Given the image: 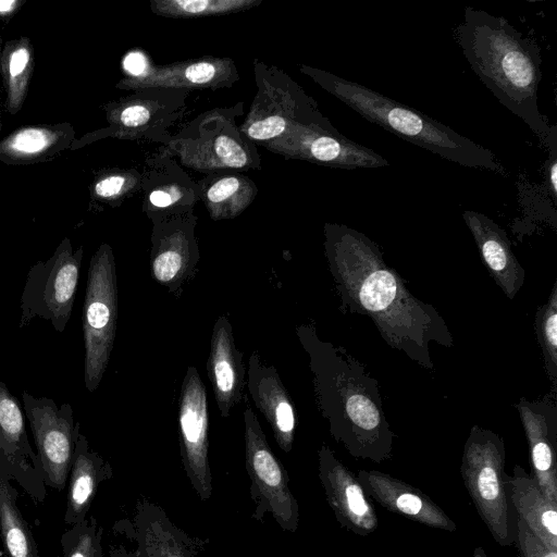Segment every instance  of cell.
<instances>
[{
  "label": "cell",
  "mask_w": 557,
  "mask_h": 557,
  "mask_svg": "<svg viewBox=\"0 0 557 557\" xmlns=\"http://www.w3.org/2000/svg\"><path fill=\"white\" fill-rule=\"evenodd\" d=\"M113 475L111 465L92 450L87 437L77 431L69 473L64 522L74 525L88 517L100 484Z\"/></svg>",
  "instance_id": "484cf974"
},
{
  "label": "cell",
  "mask_w": 557,
  "mask_h": 557,
  "mask_svg": "<svg viewBox=\"0 0 557 557\" xmlns=\"http://www.w3.org/2000/svg\"><path fill=\"white\" fill-rule=\"evenodd\" d=\"M180 453L184 471L201 500L213 491L208 458L209 412L207 389L196 367L189 366L182 382L178 399Z\"/></svg>",
  "instance_id": "5bb4252c"
},
{
  "label": "cell",
  "mask_w": 557,
  "mask_h": 557,
  "mask_svg": "<svg viewBox=\"0 0 557 557\" xmlns=\"http://www.w3.org/2000/svg\"><path fill=\"white\" fill-rule=\"evenodd\" d=\"M189 90L146 88L103 106L108 127L90 134L91 139L114 137L164 145L170 128L182 119Z\"/></svg>",
  "instance_id": "8fae6325"
},
{
  "label": "cell",
  "mask_w": 557,
  "mask_h": 557,
  "mask_svg": "<svg viewBox=\"0 0 557 557\" xmlns=\"http://www.w3.org/2000/svg\"><path fill=\"white\" fill-rule=\"evenodd\" d=\"M296 335L308 355L318 408L332 437L355 459L389 460L395 434L376 380L345 348L321 339L313 325H298Z\"/></svg>",
  "instance_id": "7a4b0ae2"
},
{
  "label": "cell",
  "mask_w": 557,
  "mask_h": 557,
  "mask_svg": "<svg viewBox=\"0 0 557 557\" xmlns=\"http://www.w3.org/2000/svg\"><path fill=\"white\" fill-rule=\"evenodd\" d=\"M513 545L520 557H557V550L545 545L517 516Z\"/></svg>",
  "instance_id": "d590c367"
},
{
  "label": "cell",
  "mask_w": 557,
  "mask_h": 557,
  "mask_svg": "<svg viewBox=\"0 0 557 557\" xmlns=\"http://www.w3.org/2000/svg\"><path fill=\"white\" fill-rule=\"evenodd\" d=\"M356 476L367 497L386 510L429 528L457 530L455 521L418 487L377 470H359Z\"/></svg>",
  "instance_id": "7402d4cb"
},
{
  "label": "cell",
  "mask_w": 557,
  "mask_h": 557,
  "mask_svg": "<svg viewBox=\"0 0 557 557\" xmlns=\"http://www.w3.org/2000/svg\"><path fill=\"white\" fill-rule=\"evenodd\" d=\"M244 102L202 112L157 150L202 174L260 170L257 145L239 128Z\"/></svg>",
  "instance_id": "5b68a950"
},
{
  "label": "cell",
  "mask_w": 557,
  "mask_h": 557,
  "mask_svg": "<svg viewBox=\"0 0 557 557\" xmlns=\"http://www.w3.org/2000/svg\"><path fill=\"white\" fill-rule=\"evenodd\" d=\"M535 331L543 354L545 370L553 385L557 387V282L554 283L547 301L537 308Z\"/></svg>",
  "instance_id": "d6a6232c"
},
{
  "label": "cell",
  "mask_w": 557,
  "mask_h": 557,
  "mask_svg": "<svg viewBox=\"0 0 557 557\" xmlns=\"http://www.w3.org/2000/svg\"><path fill=\"white\" fill-rule=\"evenodd\" d=\"M33 48L25 37L7 42L1 58V71L4 77L10 113H16L25 100L28 83L33 73Z\"/></svg>",
  "instance_id": "4dcf8cb0"
},
{
  "label": "cell",
  "mask_w": 557,
  "mask_h": 557,
  "mask_svg": "<svg viewBox=\"0 0 557 557\" xmlns=\"http://www.w3.org/2000/svg\"><path fill=\"white\" fill-rule=\"evenodd\" d=\"M318 475L339 525L356 535L376 531L379 519L357 476L323 444L318 450Z\"/></svg>",
  "instance_id": "d6986e66"
},
{
  "label": "cell",
  "mask_w": 557,
  "mask_h": 557,
  "mask_svg": "<svg viewBox=\"0 0 557 557\" xmlns=\"http://www.w3.org/2000/svg\"><path fill=\"white\" fill-rule=\"evenodd\" d=\"M455 34L480 81L548 150L557 149L556 126L549 125L537 103L542 78L539 46L504 17L471 7L466 8Z\"/></svg>",
  "instance_id": "3957f363"
},
{
  "label": "cell",
  "mask_w": 557,
  "mask_h": 557,
  "mask_svg": "<svg viewBox=\"0 0 557 557\" xmlns=\"http://www.w3.org/2000/svg\"><path fill=\"white\" fill-rule=\"evenodd\" d=\"M548 188L553 197L556 199L557 195V149L549 150V159L546 164Z\"/></svg>",
  "instance_id": "8d00e7d4"
},
{
  "label": "cell",
  "mask_w": 557,
  "mask_h": 557,
  "mask_svg": "<svg viewBox=\"0 0 557 557\" xmlns=\"http://www.w3.org/2000/svg\"><path fill=\"white\" fill-rule=\"evenodd\" d=\"M141 172L136 169H112L99 173L91 185V197L98 202L119 207L140 191Z\"/></svg>",
  "instance_id": "836d02e7"
},
{
  "label": "cell",
  "mask_w": 557,
  "mask_h": 557,
  "mask_svg": "<svg viewBox=\"0 0 557 557\" xmlns=\"http://www.w3.org/2000/svg\"><path fill=\"white\" fill-rule=\"evenodd\" d=\"M490 275L512 300L524 283L525 272L519 263L507 234L491 218L472 210L462 212Z\"/></svg>",
  "instance_id": "d4e9b609"
},
{
  "label": "cell",
  "mask_w": 557,
  "mask_h": 557,
  "mask_svg": "<svg viewBox=\"0 0 557 557\" xmlns=\"http://www.w3.org/2000/svg\"><path fill=\"white\" fill-rule=\"evenodd\" d=\"M472 557H488L482 546L474 548Z\"/></svg>",
  "instance_id": "ab89813d"
},
{
  "label": "cell",
  "mask_w": 557,
  "mask_h": 557,
  "mask_svg": "<svg viewBox=\"0 0 557 557\" xmlns=\"http://www.w3.org/2000/svg\"><path fill=\"white\" fill-rule=\"evenodd\" d=\"M299 71L362 117L404 140L463 166L507 174L505 166L490 149L421 111L325 70L302 64Z\"/></svg>",
  "instance_id": "277c9868"
},
{
  "label": "cell",
  "mask_w": 557,
  "mask_h": 557,
  "mask_svg": "<svg viewBox=\"0 0 557 557\" xmlns=\"http://www.w3.org/2000/svg\"><path fill=\"white\" fill-rule=\"evenodd\" d=\"M143 212L152 222L194 213L200 200L199 187L172 157L157 152L145 161L141 172Z\"/></svg>",
  "instance_id": "ffe728a7"
},
{
  "label": "cell",
  "mask_w": 557,
  "mask_h": 557,
  "mask_svg": "<svg viewBox=\"0 0 557 557\" xmlns=\"http://www.w3.org/2000/svg\"><path fill=\"white\" fill-rule=\"evenodd\" d=\"M245 467L250 479L249 494L255 509L251 518L263 522L271 515L286 532L299 525V505L289 487V476L273 453L250 406L244 410Z\"/></svg>",
  "instance_id": "30bf717a"
},
{
  "label": "cell",
  "mask_w": 557,
  "mask_h": 557,
  "mask_svg": "<svg viewBox=\"0 0 557 557\" xmlns=\"http://www.w3.org/2000/svg\"><path fill=\"white\" fill-rule=\"evenodd\" d=\"M238 81L239 72L233 59L206 55L151 65L143 72L126 75L116 87L134 91L146 88L215 90L231 88Z\"/></svg>",
  "instance_id": "e0dca14e"
},
{
  "label": "cell",
  "mask_w": 557,
  "mask_h": 557,
  "mask_svg": "<svg viewBox=\"0 0 557 557\" xmlns=\"http://www.w3.org/2000/svg\"><path fill=\"white\" fill-rule=\"evenodd\" d=\"M509 502L516 516L548 547L557 550V505L542 492L533 475L515 466L506 473Z\"/></svg>",
  "instance_id": "4316f807"
},
{
  "label": "cell",
  "mask_w": 557,
  "mask_h": 557,
  "mask_svg": "<svg viewBox=\"0 0 557 557\" xmlns=\"http://www.w3.org/2000/svg\"><path fill=\"white\" fill-rule=\"evenodd\" d=\"M22 1L18 0H0V17H8L13 14Z\"/></svg>",
  "instance_id": "74e56055"
},
{
  "label": "cell",
  "mask_w": 557,
  "mask_h": 557,
  "mask_svg": "<svg viewBox=\"0 0 557 557\" xmlns=\"http://www.w3.org/2000/svg\"><path fill=\"white\" fill-rule=\"evenodd\" d=\"M206 367L219 412L227 418L243 398L246 370L226 315H220L213 325Z\"/></svg>",
  "instance_id": "cb8c5ba5"
},
{
  "label": "cell",
  "mask_w": 557,
  "mask_h": 557,
  "mask_svg": "<svg viewBox=\"0 0 557 557\" xmlns=\"http://www.w3.org/2000/svg\"><path fill=\"white\" fill-rule=\"evenodd\" d=\"M257 91L239 125L257 146L284 135L295 123L322 114L315 100L276 66L253 60Z\"/></svg>",
  "instance_id": "9c48e42d"
},
{
  "label": "cell",
  "mask_w": 557,
  "mask_h": 557,
  "mask_svg": "<svg viewBox=\"0 0 557 557\" xmlns=\"http://www.w3.org/2000/svg\"><path fill=\"white\" fill-rule=\"evenodd\" d=\"M262 0H150L152 13L170 18H199L248 11Z\"/></svg>",
  "instance_id": "1f68e13d"
},
{
  "label": "cell",
  "mask_w": 557,
  "mask_h": 557,
  "mask_svg": "<svg viewBox=\"0 0 557 557\" xmlns=\"http://www.w3.org/2000/svg\"><path fill=\"white\" fill-rule=\"evenodd\" d=\"M246 384L255 406L269 422L278 447L289 453L297 426L296 410L276 369L265 364L257 351L249 357Z\"/></svg>",
  "instance_id": "603a6c76"
},
{
  "label": "cell",
  "mask_w": 557,
  "mask_h": 557,
  "mask_svg": "<svg viewBox=\"0 0 557 557\" xmlns=\"http://www.w3.org/2000/svg\"><path fill=\"white\" fill-rule=\"evenodd\" d=\"M73 136L69 124L22 127L0 141V160L9 164L42 161L69 147Z\"/></svg>",
  "instance_id": "f1b7e54d"
},
{
  "label": "cell",
  "mask_w": 557,
  "mask_h": 557,
  "mask_svg": "<svg viewBox=\"0 0 557 557\" xmlns=\"http://www.w3.org/2000/svg\"><path fill=\"white\" fill-rule=\"evenodd\" d=\"M517 409L528 441L532 475L544 495L557 505L556 393L532 403L520 398Z\"/></svg>",
  "instance_id": "44dd1931"
},
{
  "label": "cell",
  "mask_w": 557,
  "mask_h": 557,
  "mask_svg": "<svg viewBox=\"0 0 557 557\" xmlns=\"http://www.w3.org/2000/svg\"><path fill=\"white\" fill-rule=\"evenodd\" d=\"M117 322V280L112 247L101 244L90 259L83 306L84 382L95 392L107 370Z\"/></svg>",
  "instance_id": "52a82bcc"
},
{
  "label": "cell",
  "mask_w": 557,
  "mask_h": 557,
  "mask_svg": "<svg viewBox=\"0 0 557 557\" xmlns=\"http://www.w3.org/2000/svg\"><path fill=\"white\" fill-rule=\"evenodd\" d=\"M23 408L35 440L45 485L62 491L71 469L74 440L81 423L70 404L58 407L51 398L22 393Z\"/></svg>",
  "instance_id": "4fadbf2b"
},
{
  "label": "cell",
  "mask_w": 557,
  "mask_h": 557,
  "mask_svg": "<svg viewBox=\"0 0 557 557\" xmlns=\"http://www.w3.org/2000/svg\"><path fill=\"white\" fill-rule=\"evenodd\" d=\"M200 200L214 221L235 219L255 200L256 183L242 172H218L197 181Z\"/></svg>",
  "instance_id": "83f0119b"
},
{
  "label": "cell",
  "mask_w": 557,
  "mask_h": 557,
  "mask_svg": "<svg viewBox=\"0 0 557 557\" xmlns=\"http://www.w3.org/2000/svg\"><path fill=\"white\" fill-rule=\"evenodd\" d=\"M324 251L342 311L370 318L391 347L432 370L430 346H454L442 315L411 294L364 234L344 224L325 223Z\"/></svg>",
  "instance_id": "6da1fadb"
},
{
  "label": "cell",
  "mask_w": 557,
  "mask_h": 557,
  "mask_svg": "<svg viewBox=\"0 0 557 557\" xmlns=\"http://www.w3.org/2000/svg\"><path fill=\"white\" fill-rule=\"evenodd\" d=\"M504 440L473 425L465 443L460 473L466 490L493 540L503 547L515 544L516 512L506 486Z\"/></svg>",
  "instance_id": "8992f818"
},
{
  "label": "cell",
  "mask_w": 557,
  "mask_h": 557,
  "mask_svg": "<svg viewBox=\"0 0 557 557\" xmlns=\"http://www.w3.org/2000/svg\"><path fill=\"white\" fill-rule=\"evenodd\" d=\"M83 253V246L73 250L71 240L64 238L48 260L32 265L21 296L20 327L41 318L57 332L65 330L76 298Z\"/></svg>",
  "instance_id": "ba28073f"
},
{
  "label": "cell",
  "mask_w": 557,
  "mask_h": 557,
  "mask_svg": "<svg viewBox=\"0 0 557 557\" xmlns=\"http://www.w3.org/2000/svg\"><path fill=\"white\" fill-rule=\"evenodd\" d=\"M0 470L37 502H44L46 485L41 466L29 444L24 414L16 398L0 382Z\"/></svg>",
  "instance_id": "ac0fdd59"
},
{
  "label": "cell",
  "mask_w": 557,
  "mask_h": 557,
  "mask_svg": "<svg viewBox=\"0 0 557 557\" xmlns=\"http://www.w3.org/2000/svg\"><path fill=\"white\" fill-rule=\"evenodd\" d=\"M0 533L8 557H40L28 523L17 506V491L1 470Z\"/></svg>",
  "instance_id": "f546056e"
},
{
  "label": "cell",
  "mask_w": 557,
  "mask_h": 557,
  "mask_svg": "<svg viewBox=\"0 0 557 557\" xmlns=\"http://www.w3.org/2000/svg\"><path fill=\"white\" fill-rule=\"evenodd\" d=\"M198 218L185 213L152 221L149 267L151 277L176 298L197 275L200 259Z\"/></svg>",
  "instance_id": "9a60e30c"
},
{
  "label": "cell",
  "mask_w": 557,
  "mask_h": 557,
  "mask_svg": "<svg viewBox=\"0 0 557 557\" xmlns=\"http://www.w3.org/2000/svg\"><path fill=\"white\" fill-rule=\"evenodd\" d=\"M99 557H104V555H103V554H101Z\"/></svg>",
  "instance_id": "60d3db41"
},
{
  "label": "cell",
  "mask_w": 557,
  "mask_h": 557,
  "mask_svg": "<svg viewBox=\"0 0 557 557\" xmlns=\"http://www.w3.org/2000/svg\"><path fill=\"white\" fill-rule=\"evenodd\" d=\"M285 159L339 169H375L388 161L374 150L345 137L320 114L295 123L284 135L261 145Z\"/></svg>",
  "instance_id": "7c38bea8"
},
{
  "label": "cell",
  "mask_w": 557,
  "mask_h": 557,
  "mask_svg": "<svg viewBox=\"0 0 557 557\" xmlns=\"http://www.w3.org/2000/svg\"><path fill=\"white\" fill-rule=\"evenodd\" d=\"M102 532L94 516L71 525L61 536V557H99L103 554Z\"/></svg>",
  "instance_id": "e575fe53"
},
{
  "label": "cell",
  "mask_w": 557,
  "mask_h": 557,
  "mask_svg": "<svg viewBox=\"0 0 557 557\" xmlns=\"http://www.w3.org/2000/svg\"><path fill=\"white\" fill-rule=\"evenodd\" d=\"M120 532L136 544L137 557H198L209 539L189 535L178 528L158 504L139 497L132 520H122Z\"/></svg>",
  "instance_id": "2e32d148"
},
{
  "label": "cell",
  "mask_w": 557,
  "mask_h": 557,
  "mask_svg": "<svg viewBox=\"0 0 557 557\" xmlns=\"http://www.w3.org/2000/svg\"><path fill=\"white\" fill-rule=\"evenodd\" d=\"M109 557H137L135 552L124 545H115L109 549Z\"/></svg>",
  "instance_id": "f35d334b"
}]
</instances>
